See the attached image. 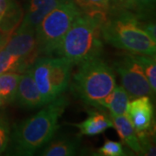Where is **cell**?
Listing matches in <instances>:
<instances>
[{"label": "cell", "mask_w": 156, "mask_h": 156, "mask_svg": "<svg viewBox=\"0 0 156 156\" xmlns=\"http://www.w3.org/2000/svg\"><path fill=\"white\" fill-rule=\"evenodd\" d=\"M82 13L73 0H65L48 13L36 28L39 56L54 54L76 18Z\"/></svg>", "instance_id": "cell-5"}, {"label": "cell", "mask_w": 156, "mask_h": 156, "mask_svg": "<svg viewBox=\"0 0 156 156\" xmlns=\"http://www.w3.org/2000/svg\"><path fill=\"white\" fill-rule=\"evenodd\" d=\"M97 154L102 156H124L126 155L122 144L118 141L107 140L102 147L97 150Z\"/></svg>", "instance_id": "cell-22"}, {"label": "cell", "mask_w": 156, "mask_h": 156, "mask_svg": "<svg viewBox=\"0 0 156 156\" xmlns=\"http://www.w3.org/2000/svg\"><path fill=\"white\" fill-rule=\"evenodd\" d=\"M23 18V11L15 0H0V33L9 37Z\"/></svg>", "instance_id": "cell-12"}, {"label": "cell", "mask_w": 156, "mask_h": 156, "mask_svg": "<svg viewBox=\"0 0 156 156\" xmlns=\"http://www.w3.org/2000/svg\"><path fill=\"white\" fill-rule=\"evenodd\" d=\"M83 13L106 16L110 8V0H73Z\"/></svg>", "instance_id": "cell-21"}, {"label": "cell", "mask_w": 156, "mask_h": 156, "mask_svg": "<svg viewBox=\"0 0 156 156\" xmlns=\"http://www.w3.org/2000/svg\"><path fill=\"white\" fill-rule=\"evenodd\" d=\"M133 54V53H132ZM135 60L140 65L147 79L154 94L156 92V60L155 55L133 54Z\"/></svg>", "instance_id": "cell-20"}, {"label": "cell", "mask_w": 156, "mask_h": 156, "mask_svg": "<svg viewBox=\"0 0 156 156\" xmlns=\"http://www.w3.org/2000/svg\"><path fill=\"white\" fill-rule=\"evenodd\" d=\"M114 69L120 75L124 89L130 100L140 97H153L154 94L139 63L132 53H126L114 62Z\"/></svg>", "instance_id": "cell-7"}, {"label": "cell", "mask_w": 156, "mask_h": 156, "mask_svg": "<svg viewBox=\"0 0 156 156\" xmlns=\"http://www.w3.org/2000/svg\"><path fill=\"white\" fill-rule=\"evenodd\" d=\"M3 103H4V102H3V101L0 99V107L2 106V104H3Z\"/></svg>", "instance_id": "cell-27"}, {"label": "cell", "mask_w": 156, "mask_h": 156, "mask_svg": "<svg viewBox=\"0 0 156 156\" xmlns=\"http://www.w3.org/2000/svg\"><path fill=\"white\" fill-rule=\"evenodd\" d=\"M30 66L23 57L9 52L4 47L0 50V75L7 72L23 73Z\"/></svg>", "instance_id": "cell-18"}, {"label": "cell", "mask_w": 156, "mask_h": 156, "mask_svg": "<svg viewBox=\"0 0 156 156\" xmlns=\"http://www.w3.org/2000/svg\"><path fill=\"white\" fill-rule=\"evenodd\" d=\"M116 86L114 69L101 56L93 57L78 63L73 75L71 89L85 103L95 106Z\"/></svg>", "instance_id": "cell-4"}, {"label": "cell", "mask_w": 156, "mask_h": 156, "mask_svg": "<svg viewBox=\"0 0 156 156\" xmlns=\"http://www.w3.org/2000/svg\"><path fill=\"white\" fill-rule=\"evenodd\" d=\"M11 127L7 118L0 115V154L6 150L11 140Z\"/></svg>", "instance_id": "cell-23"}, {"label": "cell", "mask_w": 156, "mask_h": 156, "mask_svg": "<svg viewBox=\"0 0 156 156\" xmlns=\"http://www.w3.org/2000/svg\"><path fill=\"white\" fill-rule=\"evenodd\" d=\"M4 48L24 59L30 67L38 57V50L34 30L17 28L8 37Z\"/></svg>", "instance_id": "cell-8"}, {"label": "cell", "mask_w": 156, "mask_h": 156, "mask_svg": "<svg viewBox=\"0 0 156 156\" xmlns=\"http://www.w3.org/2000/svg\"><path fill=\"white\" fill-rule=\"evenodd\" d=\"M21 73L7 72L0 75V99L11 103L16 101Z\"/></svg>", "instance_id": "cell-17"}, {"label": "cell", "mask_w": 156, "mask_h": 156, "mask_svg": "<svg viewBox=\"0 0 156 156\" xmlns=\"http://www.w3.org/2000/svg\"><path fill=\"white\" fill-rule=\"evenodd\" d=\"M106 16L81 13L62 40L56 53L78 64L102 52L101 24Z\"/></svg>", "instance_id": "cell-3"}, {"label": "cell", "mask_w": 156, "mask_h": 156, "mask_svg": "<svg viewBox=\"0 0 156 156\" xmlns=\"http://www.w3.org/2000/svg\"><path fill=\"white\" fill-rule=\"evenodd\" d=\"M7 38H8V37H7V36L4 35V34L0 33V50L5 46Z\"/></svg>", "instance_id": "cell-26"}, {"label": "cell", "mask_w": 156, "mask_h": 156, "mask_svg": "<svg viewBox=\"0 0 156 156\" xmlns=\"http://www.w3.org/2000/svg\"><path fill=\"white\" fill-rule=\"evenodd\" d=\"M101 37L129 53L155 55L156 42L144 30L142 21L127 9L109 8L101 24Z\"/></svg>", "instance_id": "cell-2"}, {"label": "cell", "mask_w": 156, "mask_h": 156, "mask_svg": "<svg viewBox=\"0 0 156 156\" xmlns=\"http://www.w3.org/2000/svg\"><path fill=\"white\" fill-rule=\"evenodd\" d=\"M129 0H110V8L127 9Z\"/></svg>", "instance_id": "cell-25"}, {"label": "cell", "mask_w": 156, "mask_h": 156, "mask_svg": "<svg viewBox=\"0 0 156 156\" xmlns=\"http://www.w3.org/2000/svg\"><path fill=\"white\" fill-rule=\"evenodd\" d=\"M142 27L151 38L156 42V27L154 21L153 19L142 21Z\"/></svg>", "instance_id": "cell-24"}, {"label": "cell", "mask_w": 156, "mask_h": 156, "mask_svg": "<svg viewBox=\"0 0 156 156\" xmlns=\"http://www.w3.org/2000/svg\"><path fill=\"white\" fill-rule=\"evenodd\" d=\"M126 115L136 133L152 128L154 107L148 96H140L129 101Z\"/></svg>", "instance_id": "cell-9"}, {"label": "cell", "mask_w": 156, "mask_h": 156, "mask_svg": "<svg viewBox=\"0 0 156 156\" xmlns=\"http://www.w3.org/2000/svg\"><path fill=\"white\" fill-rule=\"evenodd\" d=\"M73 126L76 127L83 135L93 136L102 134L108 128L113 127L111 119L105 114L98 111H89L87 119L79 123H73Z\"/></svg>", "instance_id": "cell-15"}, {"label": "cell", "mask_w": 156, "mask_h": 156, "mask_svg": "<svg viewBox=\"0 0 156 156\" xmlns=\"http://www.w3.org/2000/svg\"><path fill=\"white\" fill-rule=\"evenodd\" d=\"M129 101L130 98L122 86H115L107 96L97 101L94 107L108 109L110 115H126Z\"/></svg>", "instance_id": "cell-13"}, {"label": "cell", "mask_w": 156, "mask_h": 156, "mask_svg": "<svg viewBox=\"0 0 156 156\" xmlns=\"http://www.w3.org/2000/svg\"><path fill=\"white\" fill-rule=\"evenodd\" d=\"M73 64L65 57L40 56L35 61L32 73L35 83L47 104L65 92L70 83Z\"/></svg>", "instance_id": "cell-6"}, {"label": "cell", "mask_w": 156, "mask_h": 156, "mask_svg": "<svg viewBox=\"0 0 156 156\" xmlns=\"http://www.w3.org/2000/svg\"><path fill=\"white\" fill-rule=\"evenodd\" d=\"M63 1L65 0H29L17 28L36 30L44 17Z\"/></svg>", "instance_id": "cell-11"}, {"label": "cell", "mask_w": 156, "mask_h": 156, "mask_svg": "<svg viewBox=\"0 0 156 156\" xmlns=\"http://www.w3.org/2000/svg\"><path fill=\"white\" fill-rule=\"evenodd\" d=\"M79 141L73 137H61L54 140L40 153L43 156H71L76 154Z\"/></svg>", "instance_id": "cell-16"}, {"label": "cell", "mask_w": 156, "mask_h": 156, "mask_svg": "<svg viewBox=\"0 0 156 156\" xmlns=\"http://www.w3.org/2000/svg\"><path fill=\"white\" fill-rule=\"evenodd\" d=\"M68 104L67 97L61 95L44 105L34 115L17 125L11 134L14 153L17 155H33L50 142Z\"/></svg>", "instance_id": "cell-1"}, {"label": "cell", "mask_w": 156, "mask_h": 156, "mask_svg": "<svg viewBox=\"0 0 156 156\" xmlns=\"http://www.w3.org/2000/svg\"><path fill=\"white\" fill-rule=\"evenodd\" d=\"M15 101L25 108H37L44 105L35 83L31 67L21 73Z\"/></svg>", "instance_id": "cell-10"}, {"label": "cell", "mask_w": 156, "mask_h": 156, "mask_svg": "<svg viewBox=\"0 0 156 156\" xmlns=\"http://www.w3.org/2000/svg\"><path fill=\"white\" fill-rule=\"evenodd\" d=\"M109 118L111 119L113 123V128H115L117 134L123 143L130 147L134 153L141 154L142 152L138 136L127 115H110Z\"/></svg>", "instance_id": "cell-14"}, {"label": "cell", "mask_w": 156, "mask_h": 156, "mask_svg": "<svg viewBox=\"0 0 156 156\" xmlns=\"http://www.w3.org/2000/svg\"><path fill=\"white\" fill-rule=\"evenodd\" d=\"M156 0H129L127 10L133 12L141 21L153 19Z\"/></svg>", "instance_id": "cell-19"}]
</instances>
